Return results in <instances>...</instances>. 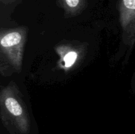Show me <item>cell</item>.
<instances>
[{"mask_svg": "<svg viewBox=\"0 0 135 134\" xmlns=\"http://www.w3.org/2000/svg\"><path fill=\"white\" fill-rule=\"evenodd\" d=\"M1 119L10 134H28L30 122L25 106L13 90L7 87L1 92Z\"/></svg>", "mask_w": 135, "mask_h": 134, "instance_id": "cell-1", "label": "cell"}, {"mask_svg": "<svg viewBox=\"0 0 135 134\" xmlns=\"http://www.w3.org/2000/svg\"><path fill=\"white\" fill-rule=\"evenodd\" d=\"M23 34L20 31H11L1 36V50L14 68H19L22 62Z\"/></svg>", "mask_w": 135, "mask_h": 134, "instance_id": "cell-2", "label": "cell"}, {"mask_svg": "<svg viewBox=\"0 0 135 134\" xmlns=\"http://www.w3.org/2000/svg\"><path fill=\"white\" fill-rule=\"evenodd\" d=\"M120 13L124 27L131 26L135 31V0H121Z\"/></svg>", "mask_w": 135, "mask_h": 134, "instance_id": "cell-3", "label": "cell"}, {"mask_svg": "<svg viewBox=\"0 0 135 134\" xmlns=\"http://www.w3.org/2000/svg\"><path fill=\"white\" fill-rule=\"evenodd\" d=\"M65 9L70 13H76L85 5V0H59Z\"/></svg>", "mask_w": 135, "mask_h": 134, "instance_id": "cell-4", "label": "cell"}, {"mask_svg": "<svg viewBox=\"0 0 135 134\" xmlns=\"http://www.w3.org/2000/svg\"><path fill=\"white\" fill-rule=\"evenodd\" d=\"M77 53L74 51H71L67 53L63 58V60L65 62V67L69 68L71 67L76 61L77 59Z\"/></svg>", "mask_w": 135, "mask_h": 134, "instance_id": "cell-5", "label": "cell"}, {"mask_svg": "<svg viewBox=\"0 0 135 134\" xmlns=\"http://www.w3.org/2000/svg\"><path fill=\"white\" fill-rule=\"evenodd\" d=\"M15 1V0H1V1L5 3H11V2H13V1Z\"/></svg>", "mask_w": 135, "mask_h": 134, "instance_id": "cell-6", "label": "cell"}]
</instances>
